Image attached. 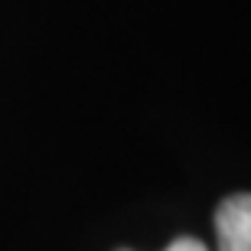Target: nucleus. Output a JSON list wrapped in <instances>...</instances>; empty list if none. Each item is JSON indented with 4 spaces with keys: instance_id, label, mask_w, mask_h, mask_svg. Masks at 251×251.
Instances as JSON below:
<instances>
[{
    "instance_id": "1",
    "label": "nucleus",
    "mask_w": 251,
    "mask_h": 251,
    "mask_svg": "<svg viewBox=\"0 0 251 251\" xmlns=\"http://www.w3.org/2000/svg\"><path fill=\"white\" fill-rule=\"evenodd\" d=\"M219 251H251V193L228 196L215 212Z\"/></svg>"
},
{
    "instance_id": "2",
    "label": "nucleus",
    "mask_w": 251,
    "mask_h": 251,
    "mask_svg": "<svg viewBox=\"0 0 251 251\" xmlns=\"http://www.w3.org/2000/svg\"><path fill=\"white\" fill-rule=\"evenodd\" d=\"M167 251H209L199 238H189V235H183V238H176V242H170Z\"/></svg>"
}]
</instances>
